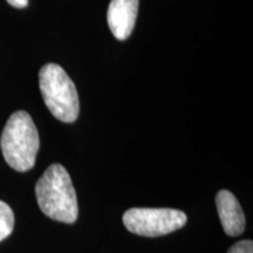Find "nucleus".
I'll list each match as a JSON object with an SVG mask.
<instances>
[{
    "label": "nucleus",
    "mask_w": 253,
    "mask_h": 253,
    "mask_svg": "<svg viewBox=\"0 0 253 253\" xmlns=\"http://www.w3.org/2000/svg\"><path fill=\"white\" fill-rule=\"evenodd\" d=\"M7 2L15 8H24L28 5V0H7Z\"/></svg>",
    "instance_id": "9"
},
{
    "label": "nucleus",
    "mask_w": 253,
    "mask_h": 253,
    "mask_svg": "<svg viewBox=\"0 0 253 253\" xmlns=\"http://www.w3.org/2000/svg\"><path fill=\"white\" fill-rule=\"evenodd\" d=\"M14 229V213L11 207L0 201V242L7 238Z\"/></svg>",
    "instance_id": "7"
},
{
    "label": "nucleus",
    "mask_w": 253,
    "mask_h": 253,
    "mask_svg": "<svg viewBox=\"0 0 253 253\" xmlns=\"http://www.w3.org/2000/svg\"><path fill=\"white\" fill-rule=\"evenodd\" d=\"M227 253H253L252 240H242L230 248Z\"/></svg>",
    "instance_id": "8"
},
{
    "label": "nucleus",
    "mask_w": 253,
    "mask_h": 253,
    "mask_svg": "<svg viewBox=\"0 0 253 253\" xmlns=\"http://www.w3.org/2000/svg\"><path fill=\"white\" fill-rule=\"evenodd\" d=\"M39 86L42 99L52 115L59 121L72 123L78 119L80 102L74 82L56 63L40 69Z\"/></svg>",
    "instance_id": "3"
},
{
    "label": "nucleus",
    "mask_w": 253,
    "mask_h": 253,
    "mask_svg": "<svg viewBox=\"0 0 253 253\" xmlns=\"http://www.w3.org/2000/svg\"><path fill=\"white\" fill-rule=\"evenodd\" d=\"M186 214L175 209L134 208L123 214V224L130 232L143 237H160L181 229Z\"/></svg>",
    "instance_id": "4"
},
{
    "label": "nucleus",
    "mask_w": 253,
    "mask_h": 253,
    "mask_svg": "<svg viewBox=\"0 0 253 253\" xmlns=\"http://www.w3.org/2000/svg\"><path fill=\"white\" fill-rule=\"evenodd\" d=\"M0 148L12 169L25 172L34 167L40 138L30 114L18 110L9 116L0 137Z\"/></svg>",
    "instance_id": "2"
},
{
    "label": "nucleus",
    "mask_w": 253,
    "mask_h": 253,
    "mask_svg": "<svg viewBox=\"0 0 253 253\" xmlns=\"http://www.w3.org/2000/svg\"><path fill=\"white\" fill-rule=\"evenodd\" d=\"M138 0H112L107 11V23L118 40H126L134 30Z\"/></svg>",
    "instance_id": "5"
},
{
    "label": "nucleus",
    "mask_w": 253,
    "mask_h": 253,
    "mask_svg": "<svg viewBox=\"0 0 253 253\" xmlns=\"http://www.w3.org/2000/svg\"><path fill=\"white\" fill-rule=\"evenodd\" d=\"M37 202L40 210L53 220L73 224L78 219L77 192L71 176L61 164H52L36 185Z\"/></svg>",
    "instance_id": "1"
},
{
    "label": "nucleus",
    "mask_w": 253,
    "mask_h": 253,
    "mask_svg": "<svg viewBox=\"0 0 253 253\" xmlns=\"http://www.w3.org/2000/svg\"><path fill=\"white\" fill-rule=\"evenodd\" d=\"M216 207L224 232L230 237L242 235L245 230V214L236 196L229 190H220L216 196Z\"/></svg>",
    "instance_id": "6"
}]
</instances>
